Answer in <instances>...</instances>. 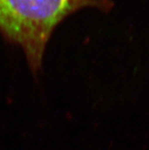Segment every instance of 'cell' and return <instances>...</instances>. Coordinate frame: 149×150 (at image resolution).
Listing matches in <instances>:
<instances>
[{
	"label": "cell",
	"instance_id": "6da1fadb",
	"mask_svg": "<svg viewBox=\"0 0 149 150\" xmlns=\"http://www.w3.org/2000/svg\"><path fill=\"white\" fill-rule=\"evenodd\" d=\"M112 6V0H0V35L23 50L38 76L49 40L66 17L83 8L107 12Z\"/></svg>",
	"mask_w": 149,
	"mask_h": 150
}]
</instances>
